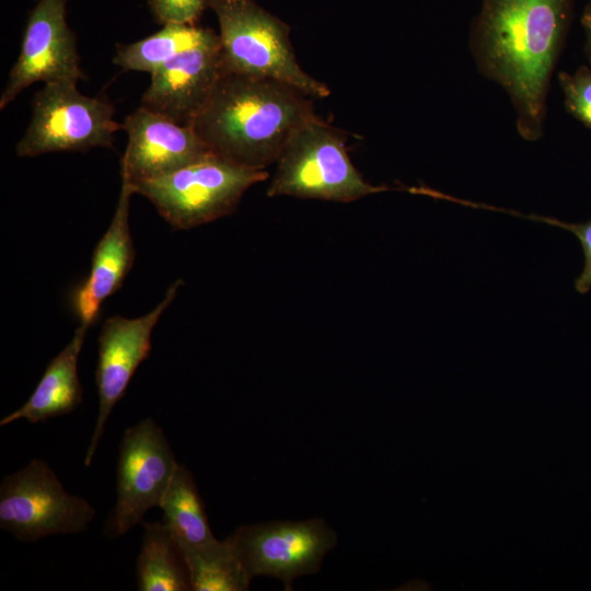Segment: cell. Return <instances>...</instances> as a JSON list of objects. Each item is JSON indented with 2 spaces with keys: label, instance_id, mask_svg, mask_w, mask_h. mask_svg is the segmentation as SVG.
<instances>
[{
  "label": "cell",
  "instance_id": "obj_5",
  "mask_svg": "<svg viewBox=\"0 0 591 591\" xmlns=\"http://www.w3.org/2000/svg\"><path fill=\"white\" fill-rule=\"evenodd\" d=\"M267 195L350 202L387 190L361 176L344 138L316 115L290 137L277 160Z\"/></svg>",
  "mask_w": 591,
  "mask_h": 591
},
{
  "label": "cell",
  "instance_id": "obj_8",
  "mask_svg": "<svg viewBox=\"0 0 591 591\" xmlns=\"http://www.w3.org/2000/svg\"><path fill=\"white\" fill-rule=\"evenodd\" d=\"M116 505L105 534L119 537L159 507L178 463L162 428L151 418L127 428L118 448Z\"/></svg>",
  "mask_w": 591,
  "mask_h": 591
},
{
  "label": "cell",
  "instance_id": "obj_23",
  "mask_svg": "<svg viewBox=\"0 0 591 591\" xmlns=\"http://www.w3.org/2000/svg\"><path fill=\"white\" fill-rule=\"evenodd\" d=\"M582 25L584 27L586 35H587L588 51L591 56V1L584 10V13L582 16Z\"/></svg>",
  "mask_w": 591,
  "mask_h": 591
},
{
  "label": "cell",
  "instance_id": "obj_13",
  "mask_svg": "<svg viewBox=\"0 0 591 591\" xmlns=\"http://www.w3.org/2000/svg\"><path fill=\"white\" fill-rule=\"evenodd\" d=\"M128 141L120 162L130 184L157 178L211 153L190 126L140 106L123 124Z\"/></svg>",
  "mask_w": 591,
  "mask_h": 591
},
{
  "label": "cell",
  "instance_id": "obj_9",
  "mask_svg": "<svg viewBox=\"0 0 591 591\" xmlns=\"http://www.w3.org/2000/svg\"><path fill=\"white\" fill-rule=\"evenodd\" d=\"M248 577H271L285 590L300 576L321 569L337 544L336 532L321 518L239 526L229 536Z\"/></svg>",
  "mask_w": 591,
  "mask_h": 591
},
{
  "label": "cell",
  "instance_id": "obj_20",
  "mask_svg": "<svg viewBox=\"0 0 591 591\" xmlns=\"http://www.w3.org/2000/svg\"><path fill=\"white\" fill-rule=\"evenodd\" d=\"M559 79L568 111L591 127V70L581 69L575 74L561 73Z\"/></svg>",
  "mask_w": 591,
  "mask_h": 591
},
{
  "label": "cell",
  "instance_id": "obj_19",
  "mask_svg": "<svg viewBox=\"0 0 591 591\" xmlns=\"http://www.w3.org/2000/svg\"><path fill=\"white\" fill-rule=\"evenodd\" d=\"M212 32L194 24H164L153 35L117 46L113 61L124 70L153 73L178 53L199 44Z\"/></svg>",
  "mask_w": 591,
  "mask_h": 591
},
{
  "label": "cell",
  "instance_id": "obj_7",
  "mask_svg": "<svg viewBox=\"0 0 591 591\" xmlns=\"http://www.w3.org/2000/svg\"><path fill=\"white\" fill-rule=\"evenodd\" d=\"M95 517L84 499L69 494L50 468L32 460L0 485V528L22 542L85 532Z\"/></svg>",
  "mask_w": 591,
  "mask_h": 591
},
{
  "label": "cell",
  "instance_id": "obj_15",
  "mask_svg": "<svg viewBox=\"0 0 591 591\" xmlns=\"http://www.w3.org/2000/svg\"><path fill=\"white\" fill-rule=\"evenodd\" d=\"M90 326L80 324L69 344L47 364L28 399L0 420V426L24 419L31 424L73 412L83 401L78 360Z\"/></svg>",
  "mask_w": 591,
  "mask_h": 591
},
{
  "label": "cell",
  "instance_id": "obj_3",
  "mask_svg": "<svg viewBox=\"0 0 591 591\" xmlns=\"http://www.w3.org/2000/svg\"><path fill=\"white\" fill-rule=\"evenodd\" d=\"M217 15L223 71L288 84L309 97L323 99L329 88L297 61L290 27L254 0H209Z\"/></svg>",
  "mask_w": 591,
  "mask_h": 591
},
{
  "label": "cell",
  "instance_id": "obj_6",
  "mask_svg": "<svg viewBox=\"0 0 591 591\" xmlns=\"http://www.w3.org/2000/svg\"><path fill=\"white\" fill-rule=\"evenodd\" d=\"M114 112L111 103L81 94L76 82L45 83L33 99L31 123L16 154L26 158L111 147L114 134L123 128Z\"/></svg>",
  "mask_w": 591,
  "mask_h": 591
},
{
  "label": "cell",
  "instance_id": "obj_17",
  "mask_svg": "<svg viewBox=\"0 0 591 591\" xmlns=\"http://www.w3.org/2000/svg\"><path fill=\"white\" fill-rule=\"evenodd\" d=\"M160 508L164 525L183 551L216 538L193 474L186 466L177 465Z\"/></svg>",
  "mask_w": 591,
  "mask_h": 591
},
{
  "label": "cell",
  "instance_id": "obj_21",
  "mask_svg": "<svg viewBox=\"0 0 591 591\" xmlns=\"http://www.w3.org/2000/svg\"><path fill=\"white\" fill-rule=\"evenodd\" d=\"M524 218L548 223L570 231L578 237L584 254V267L575 280L576 291L584 294L591 289V220L583 223H569L549 217L523 215Z\"/></svg>",
  "mask_w": 591,
  "mask_h": 591
},
{
  "label": "cell",
  "instance_id": "obj_2",
  "mask_svg": "<svg viewBox=\"0 0 591 591\" xmlns=\"http://www.w3.org/2000/svg\"><path fill=\"white\" fill-rule=\"evenodd\" d=\"M314 115L309 96L288 84L223 72L190 127L212 153L265 169Z\"/></svg>",
  "mask_w": 591,
  "mask_h": 591
},
{
  "label": "cell",
  "instance_id": "obj_4",
  "mask_svg": "<svg viewBox=\"0 0 591 591\" xmlns=\"http://www.w3.org/2000/svg\"><path fill=\"white\" fill-rule=\"evenodd\" d=\"M267 176L265 169L211 152L172 173L131 186L173 229L188 230L232 213L244 193Z\"/></svg>",
  "mask_w": 591,
  "mask_h": 591
},
{
  "label": "cell",
  "instance_id": "obj_1",
  "mask_svg": "<svg viewBox=\"0 0 591 591\" xmlns=\"http://www.w3.org/2000/svg\"><path fill=\"white\" fill-rule=\"evenodd\" d=\"M570 0H483L472 32L480 71L500 84L526 140L543 134L549 78L568 23Z\"/></svg>",
  "mask_w": 591,
  "mask_h": 591
},
{
  "label": "cell",
  "instance_id": "obj_22",
  "mask_svg": "<svg viewBox=\"0 0 591 591\" xmlns=\"http://www.w3.org/2000/svg\"><path fill=\"white\" fill-rule=\"evenodd\" d=\"M209 0H149L155 19L163 24H194Z\"/></svg>",
  "mask_w": 591,
  "mask_h": 591
},
{
  "label": "cell",
  "instance_id": "obj_10",
  "mask_svg": "<svg viewBox=\"0 0 591 591\" xmlns=\"http://www.w3.org/2000/svg\"><path fill=\"white\" fill-rule=\"evenodd\" d=\"M183 285L175 280L158 305L144 315L128 318L113 315L106 318L99 336V358L95 383L99 394V413L84 464L90 466L114 406L124 396L139 364L151 351L154 326Z\"/></svg>",
  "mask_w": 591,
  "mask_h": 591
},
{
  "label": "cell",
  "instance_id": "obj_16",
  "mask_svg": "<svg viewBox=\"0 0 591 591\" xmlns=\"http://www.w3.org/2000/svg\"><path fill=\"white\" fill-rule=\"evenodd\" d=\"M143 535L137 558L139 591H192L183 549L162 522H141Z\"/></svg>",
  "mask_w": 591,
  "mask_h": 591
},
{
  "label": "cell",
  "instance_id": "obj_12",
  "mask_svg": "<svg viewBox=\"0 0 591 591\" xmlns=\"http://www.w3.org/2000/svg\"><path fill=\"white\" fill-rule=\"evenodd\" d=\"M223 72L219 34L212 32L151 73L141 106L190 126Z\"/></svg>",
  "mask_w": 591,
  "mask_h": 591
},
{
  "label": "cell",
  "instance_id": "obj_11",
  "mask_svg": "<svg viewBox=\"0 0 591 591\" xmlns=\"http://www.w3.org/2000/svg\"><path fill=\"white\" fill-rule=\"evenodd\" d=\"M68 0H39L24 28L20 55L0 97L7 107L35 82L71 81L84 78L79 65L76 35L67 24Z\"/></svg>",
  "mask_w": 591,
  "mask_h": 591
},
{
  "label": "cell",
  "instance_id": "obj_18",
  "mask_svg": "<svg viewBox=\"0 0 591 591\" xmlns=\"http://www.w3.org/2000/svg\"><path fill=\"white\" fill-rule=\"evenodd\" d=\"M192 591H245L248 577L229 536L183 551Z\"/></svg>",
  "mask_w": 591,
  "mask_h": 591
},
{
  "label": "cell",
  "instance_id": "obj_14",
  "mask_svg": "<svg viewBox=\"0 0 591 591\" xmlns=\"http://www.w3.org/2000/svg\"><path fill=\"white\" fill-rule=\"evenodd\" d=\"M134 194L129 181L121 177L117 206L107 230L94 247L90 273L71 296L80 324L91 326L95 322L103 302L121 288L134 265L136 250L129 227Z\"/></svg>",
  "mask_w": 591,
  "mask_h": 591
}]
</instances>
